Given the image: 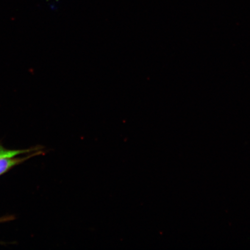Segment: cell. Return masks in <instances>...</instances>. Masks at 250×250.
Here are the masks:
<instances>
[{
	"mask_svg": "<svg viewBox=\"0 0 250 250\" xmlns=\"http://www.w3.org/2000/svg\"><path fill=\"white\" fill-rule=\"evenodd\" d=\"M39 154V152H35L29 156H25V157L16 158V156H14V157L0 158V176L7 172L15 166L22 163V162L27 160L28 159L32 157V156Z\"/></svg>",
	"mask_w": 250,
	"mask_h": 250,
	"instance_id": "obj_1",
	"label": "cell"
},
{
	"mask_svg": "<svg viewBox=\"0 0 250 250\" xmlns=\"http://www.w3.org/2000/svg\"><path fill=\"white\" fill-rule=\"evenodd\" d=\"M37 149H20V150H11L7 149L3 147L0 145V158L7 157H14L21 154H24V153H29L37 150Z\"/></svg>",
	"mask_w": 250,
	"mask_h": 250,
	"instance_id": "obj_2",
	"label": "cell"
}]
</instances>
